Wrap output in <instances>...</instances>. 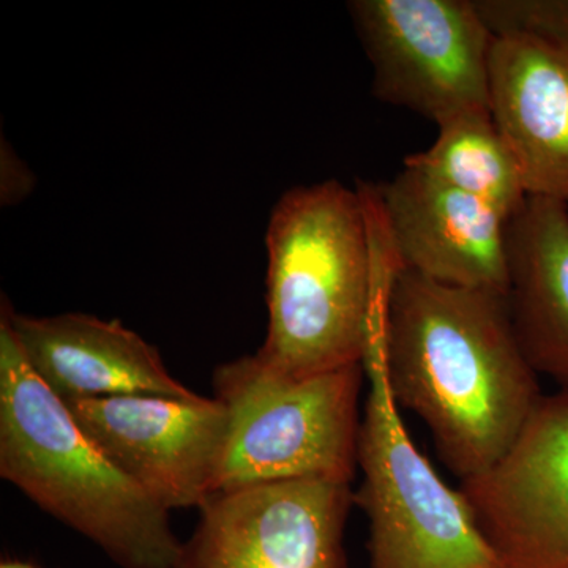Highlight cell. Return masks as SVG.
<instances>
[{
  "label": "cell",
  "instance_id": "cell-1",
  "mask_svg": "<svg viewBox=\"0 0 568 568\" xmlns=\"http://www.w3.org/2000/svg\"><path fill=\"white\" fill-rule=\"evenodd\" d=\"M383 361L396 406L424 422L459 481L499 465L545 396L506 295L407 268H396L384 298Z\"/></svg>",
  "mask_w": 568,
  "mask_h": 568
},
{
  "label": "cell",
  "instance_id": "cell-2",
  "mask_svg": "<svg viewBox=\"0 0 568 568\" xmlns=\"http://www.w3.org/2000/svg\"><path fill=\"white\" fill-rule=\"evenodd\" d=\"M265 250L268 323L257 357L293 377L364 364L376 272L357 186L287 190L272 209Z\"/></svg>",
  "mask_w": 568,
  "mask_h": 568
},
{
  "label": "cell",
  "instance_id": "cell-3",
  "mask_svg": "<svg viewBox=\"0 0 568 568\" xmlns=\"http://www.w3.org/2000/svg\"><path fill=\"white\" fill-rule=\"evenodd\" d=\"M0 477L121 568H174L182 541L32 372L0 320Z\"/></svg>",
  "mask_w": 568,
  "mask_h": 568
},
{
  "label": "cell",
  "instance_id": "cell-4",
  "mask_svg": "<svg viewBox=\"0 0 568 568\" xmlns=\"http://www.w3.org/2000/svg\"><path fill=\"white\" fill-rule=\"evenodd\" d=\"M364 364L293 377L256 354L226 362L213 390L227 413L222 491L293 480L351 484L357 469Z\"/></svg>",
  "mask_w": 568,
  "mask_h": 568
},
{
  "label": "cell",
  "instance_id": "cell-5",
  "mask_svg": "<svg viewBox=\"0 0 568 568\" xmlns=\"http://www.w3.org/2000/svg\"><path fill=\"white\" fill-rule=\"evenodd\" d=\"M364 368V478L354 504L368 519V568H495L465 493L448 487L407 432L384 369L379 316L369 321Z\"/></svg>",
  "mask_w": 568,
  "mask_h": 568
},
{
  "label": "cell",
  "instance_id": "cell-6",
  "mask_svg": "<svg viewBox=\"0 0 568 568\" xmlns=\"http://www.w3.org/2000/svg\"><path fill=\"white\" fill-rule=\"evenodd\" d=\"M373 95L435 122L489 111L495 31L476 0H353Z\"/></svg>",
  "mask_w": 568,
  "mask_h": 568
},
{
  "label": "cell",
  "instance_id": "cell-7",
  "mask_svg": "<svg viewBox=\"0 0 568 568\" xmlns=\"http://www.w3.org/2000/svg\"><path fill=\"white\" fill-rule=\"evenodd\" d=\"M351 484L293 480L213 495L174 568H346Z\"/></svg>",
  "mask_w": 568,
  "mask_h": 568
},
{
  "label": "cell",
  "instance_id": "cell-8",
  "mask_svg": "<svg viewBox=\"0 0 568 568\" xmlns=\"http://www.w3.org/2000/svg\"><path fill=\"white\" fill-rule=\"evenodd\" d=\"M93 444L164 510L215 495L227 432L216 398L114 395L65 403Z\"/></svg>",
  "mask_w": 568,
  "mask_h": 568
},
{
  "label": "cell",
  "instance_id": "cell-9",
  "mask_svg": "<svg viewBox=\"0 0 568 568\" xmlns=\"http://www.w3.org/2000/svg\"><path fill=\"white\" fill-rule=\"evenodd\" d=\"M459 489L495 568H568V392L545 395L507 457Z\"/></svg>",
  "mask_w": 568,
  "mask_h": 568
},
{
  "label": "cell",
  "instance_id": "cell-10",
  "mask_svg": "<svg viewBox=\"0 0 568 568\" xmlns=\"http://www.w3.org/2000/svg\"><path fill=\"white\" fill-rule=\"evenodd\" d=\"M375 186L399 267L507 295L508 222L491 205L407 166Z\"/></svg>",
  "mask_w": 568,
  "mask_h": 568
},
{
  "label": "cell",
  "instance_id": "cell-11",
  "mask_svg": "<svg viewBox=\"0 0 568 568\" xmlns=\"http://www.w3.org/2000/svg\"><path fill=\"white\" fill-rule=\"evenodd\" d=\"M489 112L517 155L529 196L568 204V40L495 32Z\"/></svg>",
  "mask_w": 568,
  "mask_h": 568
},
{
  "label": "cell",
  "instance_id": "cell-12",
  "mask_svg": "<svg viewBox=\"0 0 568 568\" xmlns=\"http://www.w3.org/2000/svg\"><path fill=\"white\" fill-rule=\"evenodd\" d=\"M26 362L63 403L114 395L197 399L168 372L159 351L119 321L84 313L28 316L2 305Z\"/></svg>",
  "mask_w": 568,
  "mask_h": 568
},
{
  "label": "cell",
  "instance_id": "cell-13",
  "mask_svg": "<svg viewBox=\"0 0 568 568\" xmlns=\"http://www.w3.org/2000/svg\"><path fill=\"white\" fill-rule=\"evenodd\" d=\"M508 315L538 376L568 392V204L529 196L507 224Z\"/></svg>",
  "mask_w": 568,
  "mask_h": 568
},
{
  "label": "cell",
  "instance_id": "cell-14",
  "mask_svg": "<svg viewBox=\"0 0 568 568\" xmlns=\"http://www.w3.org/2000/svg\"><path fill=\"white\" fill-rule=\"evenodd\" d=\"M437 140L407 155L403 166L470 194L510 222L528 201L521 168L489 111H469L440 123Z\"/></svg>",
  "mask_w": 568,
  "mask_h": 568
},
{
  "label": "cell",
  "instance_id": "cell-15",
  "mask_svg": "<svg viewBox=\"0 0 568 568\" xmlns=\"http://www.w3.org/2000/svg\"><path fill=\"white\" fill-rule=\"evenodd\" d=\"M495 32L534 31L568 40V0H476Z\"/></svg>",
  "mask_w": 568,
  "mask_h": 568
},
{
  "label": "cell",
  "instance_id": "cell-16",
  "mask_svg": "<svg viewBox=\"0 0 568 568\" xmlns=\"http://www.w3.org/2000/svg\"><path fill=\"white\" fill-rule=\"evenodd\" d=\"M31 173L21 160L11 152L10 148H2V201L3 204H13L28 196L33 186Z\"/></svg>",
  "mask_w": 568,
  "mask_h": 568
},
{
  "label": "cell",
  "instance_id": "cell-17",
  "mask_svg": "<svg viewBox=\"0 0 568 568\" xmlns=\"http://www.w3.org/2000/svg\"><path fill=\"white\" fill-rule=\"evenodd\" d=\"M0 568H39V567L32 566V564L22 562V560H3V562L0 564Z\"/></svg>",
  "mask_w": 568,
  "mask_h": 568
}]
</instances>
